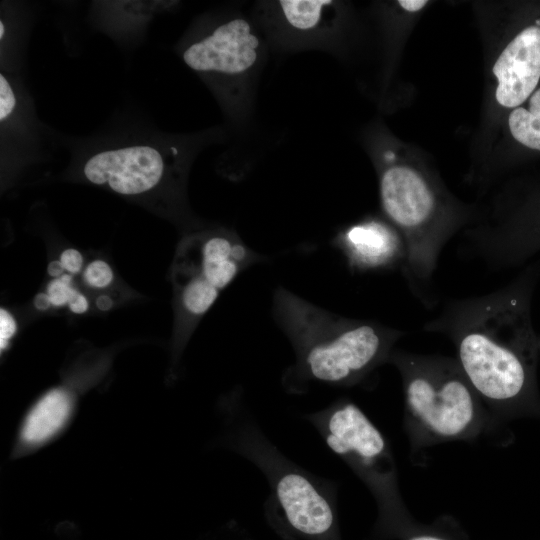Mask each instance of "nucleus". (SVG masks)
Here are the masks:
<instances>
[{"label": "nucleus", "mask_w": 540, "mask_h": 540, "mask_svg": "<svg viewBox=\"0 0 540 540\" xmlns=\"http://www.w3.org/2000/svg\"><path fill=\"white\" fill-rule=\"evenodd\" d=\"M508 126L517 142L540 151V88L530 96L527 108L519 106L511 111Z\"/></svg>", "instance_id": "obj_15"}, {"label": "nucleus", "mask_w": 540, "mask_h": 540, "mask_svg": "<svg viewBox=\"0 0 540 540\" xmlns=\"http://www.w3.org/2000/svg\"><path fill=\"white\" fill-rule=\"evenodd\" d=\"M17 323L14 317L4 308L1 309L0 315V341L1 350L7 348L10 340L15 335Z\"/></svg>", "instance_id": "obj_20"}, {"label": "nucleus", "mask_w": 540, "mask_h": 540, "mask_svg": "<svg viewBox=\"0 0 540 540\" xmlns=\"http://www.w3.org/2000/svg\"><path fill=\"white\" fill-rule=\"evenodd\" d=\"M34 305H35L36 309H38L40 311H45V310L49 309L50 306H52L47 293H39V294H37L35 299H34Z\"/></svg>", "instance_id": "obj_23"}, {"label": "nucleus", "mask_w": 540, "mask_h": 540, "mask_svg": "<svg viewBox=\"0 0 540 540\" xmlns=\"http://www.w3.org/2000/svg\"><path fill=\"white\" fill-rule=\"evenodd\" d=\"M327 429L326 442L336 454H355L371 460L385 449L381 433L353 404L336 409L328 420Z\"/></svg>", "instance_id": "obj_12"}, {"label": "nucleus", "mask_w": 540, "mask_h": 540, "mask_svg": "<svg viewBox=\"0 0 540 540\" xmlns=\"http://www.w3.org/2000/svg\"><path fill=\"white\" fill-rule=\"evenodd\" d=\"M428 1L425 0H400L398 4L401 8L408 12H417L424 8Z\"/></svg>", "instance_id": "obj_22"}, {"label": "nucleus", "mask_w": 540, "mask_h": 540, "mask_svg": "<svg viewBox=\"0 0 540 540\" xmlns=\"http://www.w3.org/2000/svg\"><path fill=\"white\" fill-rule=\"evenodd\" d=\"M262 42L252 24L234 17L205 27L181 48L186 66L214 90L243 80L259 62Z\"/></svg>", "instance_id": "obj_6"}, {"label": "nucleus", "mask_w": 540, "mask_h": 540, "mask_svg": "<svg viewBox=\"0 0 540 540\" xmlns=\"http://www.w3.org/2000/svg\"><path fill=\"white\" fill-rule=\"evenodd\" d=\"M259 258L235 234L208 230L182 242L174 268L195 274L221 291Z\"/></svg>", "instance_id": "obj_7"}, {"label": "nucleus", "mask_w": 540, "mask_h": 540, "mask_svg": "<svg viewBox=\"0 0 540 540\" xmlns=\"http://www.w3.org/2000/svg\"><path fill=\"white\" fill-rule=\"evenodd\" d=\"M18 80L0 73L1 157L4 162L32 157L38 143L34 109Z\"/></svg>", "instance_id": "obj_9"}, {"label": "nucleus", "mask_w": 540, "mask_h": 540, "mask_svg": "<svg viewBox=\"0 0 540 540\" xmlns=\"http://www.w3.org/2000/svg\"><path fill=\"white\" fill-rule=\"evenodd\" d=\"M495 97L506 108H517L540 81V25L522 29L507 44L493 65Z\"/></svg>", "instance_id": "obj_8"}, {"label": "nucleus", "mask_w": 540, "mask_h": 540, "mask_svg": "<svg viewBox=\"0 0 540 540\" xmlns=\"http://www.w3.org/2000/svg\"><path fill=\"white\" fill-rule=\"evenodd\" d=\"M68 307L69 310L74 314H84L89 309V301L84 294L76 289L72 295Z\"/></svg>", "instance_id": "obj_21"}, {"label": "nucleus", "mask_w": 540, "mask_h": 540, "mask_svg": "<svg viewBox=\"0 0 540 540\" xmlns=\"http://www.w3.org/2000/svg\"><path fill=\"white\" fill-rule=\"evenodd\" d=\"M47 272L52 279L59 278L65 273L59 260L51 261L47 267Z\"/></svg>", "instance_id": "obj_24"}, {"label": "nucleus", "mask_w": 540, "mask_h": 540, "mask_svg": "<svg viewBox=\"0 0 540 540\" xmlns=\"http://www.w3.org/2000/svg\"><path fill=\"white\" fill-rule=\"evenodd\" d=\"M180 314L185 327L194 325L215 303L220 290L201 277L173 269Z\"/></svg>", "instance_id": "obj_14"}, {"label": "nucleus", "mask_w": 540, "mask_h": 540, "mask_svg": "<svg viewBox=\"0 0 540 540\" xmlns=\"http://www.w3.org/2000/svg\"><path fill=\"white\" fill-rule=\"evenodd\" d=\"M393 359L403 376L408 408L427 429L451 438L469 428L476 392L458 361L399 353Z\"/></svg>", "instance_id": "obj_5"}, {"label": "nucleus", "mask_w": 540, "mask_h": 540, "mask_svg": "<svg viewBox=\"0 0 540 540\" xmlns=\"http://www.w3.org/2000/svg\"><path fill=\"white\" fill-rule=\"evenodd\" d=\"M73 399L63 388L45 393L29 410L20 431L24 447H38L57 435L68 422Z\"/></svg>", "instance_id": "obj_13"}, {"label": "nucleus", "mask_w": 540, "mask_h": 540, "mask_svg": "<svg viewBox=\"0 0 540 540\" xmlns=\"http://www.w3.org/2000/svg\"><path fill=\"white\" fill-rule=\"evenodd\" d=\"M527 293L520 284H511L452 299L423 326L453 342L469 383L489 401L515 399L527 385L524 352L532 344Z\"/></svg>", "instance_id": "obj_1"}, {"label": "nucleus", "mask_w": 540, "mask_h": 540, "mask_svg": "<svg viewBox=\"0 0 540 540\" xmlns=\"http://www.w3.org/2000/svg\"><path fill=\"white\" fill-rule=\"evenodd\" d=\"M342 245L350 262L358 268H380L404 260V245L397 230L377 221L350 227L343 235Z\"/></svg>", "instance_id": "obj_11"}, {"label": "nucleus", "mask_w": 540, "mask_h": 540, "mask_svg": "<svg viewBox=\"0 0 540 540\" xmlns=\"http://www.w3.org/2000/svg\"><path fill=\"white\" fill-rule=\"evenodd\" d=\"M59 261L64 271L71 275H76L81 272L84 265L82 253L74 248H67L60 254Z\"/></svg>", "instance_id": "obj_19"}, {"label": "nucleus", "mask_w": 540, "mask_h": 540, "mask_svg": "<svg viewBox=\"0 0 540 540\" xmlns=\"http://www.w3.org/2000/svg\"><path fill=\"white\" fill-rule=\"evenodd\" d=\"M334 2L331 0L279 1L282 15L294 29L310 31L319 27L327 18Z\"/></svg>", "instance_id": "obj_16"}, {"label": "nucleus", "mask_w": 540, "mask_h": 540, "mask_svg": "<svg viewBox=\"0 0 540 540\" xmlns=\"http://www.w3.org/2000/svg\"><path fill=\"white\" fill-rule=\"evenodd\" d=\"M277 496L288 521L298 531L320 535L331 527L333 514L328 502L305 477L284 475L277 484Z\"/></svg>", "instance_id": "obj_10"}, {"label": "nucleus", "mask_w": 540, "mask_h": 540, "mask_svg": "<svg viewBox=\"0 0 540 540\" xmlns=\"http://www.w3.org/2000/svg\"><path fill=\"white\" fill-rule=\"evenodd\" d=\"M82 279L89 288L102 290L111 285L114 280V272L106 261L95 259L84 268Z\"/></svg>", "instance_id": "obj_17"}, {"label": "nucleus", "mask_w": 540, "mask_h": 540, "mask_svg": "<svg viewBox=\"0 0 540 540\" xmlns=\"http://www.w3.org/2000/svg\"><path fill=\"white\" fill-rule=\"evenodd\" d=\"M384 213L404 245L403 273L413 294L426 306L435 304L433 276L441 252L469 212L430 177L406 163L380 170Z\"/></svg>", "instance_id": "obj_3"}, {"label": "nucleus", "mask_w": 540, "mask_h": 540, "mask_svg": "<svg viewBox=\"0 0 540 540\" xmlns=\"http://www.w3.org/2000/svg\"><path fill=\"white\" fill-rule=\"evenodd\" d=\"M273 314L295 345L306 373L327 383H347L383 360L404 332L379 322L320 308L279 287Z\"/></svg>", "instance_id": "obj_2"}, {"label": "nucleus", "mask_w": 540, "mask_h": 540, "mask_svg": "<svg viewBox=\"0 0 540 540\" xmlns=\"http://www.w3.org/2000/svg\"><path fill=\"white\" fill-rule=\"evenodd\" d=\"M96 304H97L98 309L103 310V311H107L112 307L113 302H112L111 298L108 297L107 295H101L97 299Z\"/></svg>", "instance_id": "obj_25"}, {"label": "nucleus", "mask_w": 540, "mask_h": 540, "mask_svg": "<svg viewBox=\"0 0 540 540\" xmlns=\"http://www.w3.org/2000/svg\"><path fill=\"white\" fill-rule=\"evenodd\" d=\"M75 290L73 275L65 272L59 278H54L48 283L46 293L53 307H63L69 304Z\"/></svg>", "instance_id": "obj_18"}, {"label": "nucleus", "mask_w": 540, "mask_h": 540, "mask_svg": "<svg viewBox=\"0 0 540 540\" xmlns=\"http://www.w3.org/2000/svg\"><path fill=\"white\" fill-rule=\"evenodd\" d=\"M73 157L86 182L124 197L158 201L180 195L191 154L180 138L123 130L87 142Z\"/></svg>", "instance_id": "obj_4"}, {"label": "nucleus", "mask_w": 540, "mask_h": 540, "mask_svg": "<svg viewBox=\"0 0 540 540\" xmlns=\"http://www.w3.org/2000/svg\"><path fill=\"white\" fill-rule=\"evenodd\" d=\"M411 540H443V539L432 537V536H419V537H414Z\"/></svg>", "instance_id": "obj_26"}]
</instances>
